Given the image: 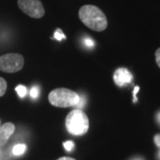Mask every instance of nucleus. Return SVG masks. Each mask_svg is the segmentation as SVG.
I'll return each instance as SVG.
<instances>
[{
  "label": "nucleus",
  "mask_w": 160,
  "mask_h": 160,
  "mask_svg": "<svg viewBox=\"0 0 160 160\" xmlns=\"http://www.w3.org/2000/svg\"><path fill=\"white\" fill-rule=\"evenodd\" d=\"M80 21L94 31H103L108 27L106 15L99 7L92 5L83 6L78 11Z\"/></svg>",
  "instance_id": "1"
},
{
  "label": "nucleus",
  "mask_w": 160,
  "mask_h": 160,
  "mask_svg": "<svg viewBox=\"0 0 160 160\" xmlns=\"http://www.w3.org/2000/svg\"><path fill=\"white\" fill-rule=\"evenodd\" d=\"M65 126L70 134L84 135L89 129V118L82 109H76L71 110L66 117Z\"/></svg>",
  "instance_id": "2"
},
{
  "label": "nucleus",
  "mask_w": 160,
  "mask_h": 160,
  "mask_svg": "<svg viewBox=\"0 0 160 160\" xmlns=\"http://www.w3.org/2000/svg\"><path fill=\"white\" fill-rule=\"evenodd\" d=\"M79 100V94L68 88H56L48 95L49 102L52 106L58 108H69L76 106Z\"/></svg>",
  "instance_id": "3"
},
{
  "label": "nucleus",
  "mask_w": 160,
  "mask_h": 160,
  "mask_svg": "<svg viewBox=\"0 0 160 160\" xmlns=\"http://www.w3.org/2000/svg\"><path fill=\"white\" fill-rule=\"evenodd\" d=\"M24 66V58L16 52L6 53L0 56V70L6 73H15Z\"/></svg>",
  "instance_id": "4"
},
{
  "label": "nucleus",
  "mask_w": 160,
  "mask_h": 160,
  "mask_svg": "<svg viewBox=\"0 0 160 160\" xmlns=\"http://www.w3.org/2000/svg\"><path fill=\"white\" fill-rule=\"evenodd\" d=\"M18 6L29 17L40 19L45 15V8L40 0H18Z\"/></svg>",
  "instance_id": "5"
},
{
  "label": "nucleus",
  "mask_w": 160,
  "mask_h": 160,
  "mask_svg": "<svg viewBox=\"0 0 160 160\" xmlns=\"http://www.w3.org/2000/svg\"><path fill=\"white\" fill-rule=\"evenodd\" d=\"M114 82L115 84L119 87L126 86L131 84L133 79V77L132 73L126 68H119L114 73Z\"/></svg>",
  "instance_id": "6"
},
{
  "label": "nucleus",
  "mask_w": 160,
  "mask_h": 160,
  "mask_svg": "<svg viewBox=\"0 0 160 160\" xmlns=\"http://www.w3.org/2000/svg\"><path fill=\"white\" fill-rule=\"evenodd\" d=\"M14 131L15 126L11 122L6 123L2 126H0V147L4 146L7 142L8 139L11 137Z\"/></svg>",
  "instance_id": "7"
},
{
  "label": "nucleus",
  "mask_w": 160,
  "mask_h": 160,
  "mask_svg": "<svg viewBox=\"0 0 160 160\" xmlns=\"http://www.w3.org/2000/svg\"><path fill=\"white\" fill-rule=\"evenodd\" d=\"M27 149V146L25 144H17L12 149V154L15 156H21L22 155Z\"/></svg>",
  "instance_id": "8"
},
{
  "label": "nucleus",
  "mask_w": 160,
  "mask_h": 160,
  "mask_svg": "<svg viewBox=\"0 0 160 160\" xmlns=\"http://www.w3.org/2000/svg\"><path fill=\"white\" fill-rule=\"evenodd\" d=\"M7 89V82L5 78L0 77V97H2L6 93Z\"/></svg>",
  "instance_id": "9"
},
{
  "label": "nucleus",
  "mask_w": 160,
  "mask_h": 160,
  "mask_svg": "<svg viewBox=\"0 0 160 160\" xmlns=\"http://www.w3.org/2000/svg\"><path fill=\"white\" fill-rule=\"evenodd\" d=\"M15 91L17 92L18 95L21 98L25 97L26 94H27V88L24 86H22V85H19V86H16Z\"/></svg>",
  "instance_id": "10"
},
{
  "label": "nucleus",
  "mask_w": 160,
  "mask_h": 160,
  "mask_svg": "<svg viewBox=\"0 0 160 160\" xmlns=\"http://www.w3.org/2000/svg\"><path fill=\"white\" fill-rule=\"evenodd\" d=\"M53 38H55L56 40L61 41V40L65 39V38H66V36L63 34V32L62 29H56V31H55V33H54Z\"/></svg>",
  "instance_id": "11"
},
{
  "label": "nucleus",
  "mask_w": 160,
  "mask_h": 160,
  "mask_svg": "<svg viewBox=\"0 0 160 160\" xmlns=\"http://www.w3.org/2000/svg\"><path fill=\"white\" fill-rule=\"evenodd\" d=\"M63 146H64V148L67 151H71L74 148V142H71V141H69V142H66L63 143Z\"/></svg>",
  "instance_id": "12"
},
{
  "label": "nucleus",
  "mask_w": 160,
  "mask_h": 160,
  "mask_svg": "<svg viewBox=\"0 0 160 160\" xmlns=\"http://www.w3.org/2000/svg\"><path fill=\"white\" fill-rule=\"evenodd\" d=\"M30 96L32 98H37L38 96V87L37 86H33L30 90V92H29Z\"/></svg>",
  "instance_id": "13"
},
{
  "label": "nucleus",
  "mask_w": 160,
  "mask_h": 160,
  "mask_svg": "<svg viewBox=\"0 0 160 160\" xmlns=\"http://www.w3.org/2000/svg\"><path fill=\"white\" fill-rule=\"evenodd\" d=\"M156 62L158 64V66L160 68V48H158L157 51H156Z\"/></svg>",
  "instance_id": "14"
},
{
  "label": "nucleus",
  "mask_w": 160,
  "mask_h": 160,
  "mask_svg": "<svg viewBox=\"0 0 160 160\" xmlns=\"http://www.w3.org/2000/svg\"><path fill=\"white\" fill-rule=\"evenodd\" d=\"M85 44L87 46H89V47H92V46H94V42L91 38H86L85 39Z\"/></svg>",
  "instance_id": "15"
},
{
  "label": "nucleus",
  "mask_w": 160,
  "mask_h": 160,
  "mask_svg": "<svg viewBox=\"0 0 160 160\" xmlns=\"http://www.w3.org/2000/svg\"><path fill=\"white\" fill-rule=\"evenodd\" d=\"M154 142H155V144H156L158 148H160V134H157V135H155Z\"/></svg>",
  "instance_id": "16"
},
{
  "label": "nucleus",
  "mask_w": 160,
  "mask_h": 160,
  "mask_svg": "<svg viewBox=\"0 0 160 160\" xmlns=\"http://www.w3.org/2000/svg\"><path fill=\"white\" fill-rule=\"evenodd\" d=\"M139 90H140V87H139V86H135V87H134V90H133V102H137L136 92H139Z\"/></svg>",
  "instance_id": "17"
},
{
  "label": "nucleus",
  "mask_w": 160,
  "mask_h": 160,
  "mask_svg": "<svg viewBox=\"0 0 160 160\" xmlns=\"http://www.w3.org/2000/svg\"><path fill=\"white\" fill-rule=\"evenodd\" d=\"M156 118H157V121H158V125L160 126V110L157 113V115H156Z\"/></svg>",
  "instance_id": "18"
},
{
  "label": "nucleus",
  "mask_w": 160,
  "mask_h": 160,
  "mask_svg": "<svg viewBox=\"0 0 160 160\" xmlns=\"http://www.w3.org/2000/svg\"><path fill=\"white\" fill-rule=\"evenodd\" d=\"M57 160H76L74 158H68V157H63V158H59Z\"/></svg>",
  "instance_id": "19"
},
{
  "label": "nucleus",
  "mask_w": 160,
  "mask_h": 160,
  "mask_svg": "<svg viewBox=\"0 0 160 160\" xmlns=\"http://www.w3.org/2000/svg\"><path fill=\"white\" fill-rule=\"evenodd\" d=\"M131 160H145L142 158H141V157H136V158H132Z\"/></svg>",
  "instance_id": "20"
},
{
  "label": "nucleus",
  "mask_w": 160,
  "mask_h": 160,
  "mask_svg": "<svg viewBox=\"0 0 160 160\" xmlns=\"http://www.w3.org/2000/svg\"><path fill=\"white\" fill-rule=\"evenodd\" d=\"M158 159L160 160V150L158 151Z\"/></svg>",
  "instance_id": "21"
}]
</instances>
